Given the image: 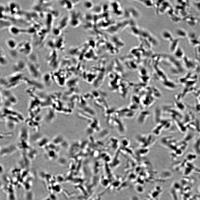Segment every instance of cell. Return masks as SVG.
Here are the masks:
<instances>
[{
    "label": "cell",
    "instance_id": "1",
    "mask_svg": "<svg viewBox=\"0 0 200 200\" xmlns=\"http://www.w3.org/2000/svg\"><path fill=\"white\" fill-rule=\"evenodd\" d=\"M17 149V146L12 144L3 146L1 148V156L3 157L11 155L15 152Z\"/></svg>",
    "mask_w": 200,
    "mask_h": 200
},
{
    "label": "cell",
    "instance_id": "2",
    "mask_svg": "<svg viewBox=\"0 0 200 200\" xmlns=\"http://www.w3.org/2000/svg\"><path fill=\"white\" fill-rule=\"evenodd\" d=\"M80 15L78 13L73 12L71 15L70 19L71 25L73 27H77L81 23V20Z\"/></svg>",
    "mask_w": 200,
    "mask_h": 200
},
{
    "label": "cell",
    "instance_id": "3",
    "mask_svg": "<svg viewBox=\"0 0 200 200\" xmlns=\"http://www.w3.org/2000/svg\"><path fill=\"white\" fill-rule=\"evenodd\" d=\"M73 1V2H72V1H64V2H61L62 5L67 10H70L73 8L74 6L76 4L74 1Z\"/></svg>",
    "mask_w": 200,
    "mask_h": 200
},
{
    "label": "cell",
    "instance_id": "4",
    "mask_svg": "<svg viewBox=\"0 0 200 200\" xmlns=\"http://www.w3.org/2000/svg\"><path fill=\"white\" fill-rule=\"evenodd\" d=\"M10 31L11 33L15 35L19 34L22 33H25L27 32L25 30H22L14 26L11 27L10 28Z\"/></svg>",
    "mask_w": 200,
    "mask_h": 200
},
{
    "label": "cell",
    "instance_id": "5",
    "mask_svg": "<svg viewBox=\"0 0 200 200\" xmlns=\"http://www.w3.org/2000/svg\"><path fill=\"white\" fill-rule=\"evenodd\" d=\"M6 44L9 48L11 49H14L17 47V44L15 39L12 38H10L6 41Z\"/></svg>",
    "mask_w": 200,
    "mask_h": 200
},
{
    "label": "cell",
    "instance_id": "6",
    "mask_svg": "<svg viewBox=\"0 0 200 200\" xmlns=\"http://www.w3.org/2000/svg\"><path fill=\"white\" fill-rule=\"evenodd\" d=\"M9 7V9H10V11L13 14H15L17 12V4L15 2H12L10 4Z\"/></svg>",
    "mask_w": 200,
    "mask_h": 200
},
{
    "label": "cell",
    "instance_id": "7",
    "mask_svg": "<svg viewBox=\"0 0 200 200\" xmlns=\"http://www.w3.org/2000/svg\"><path fill=\"white\" fill-rule=\"evenodd\" d=\"M84 6L88 10L91 9L94 6L93 3L91 1H86L84 3Z\"/></svg>",
    "mask_w": 200,
    "mask_h": 200
}]
</instances>
